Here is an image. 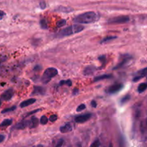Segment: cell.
<instances>
[{"label": "cell", "instance_id": "6da1fadb", "mask_svg": "<svg viewBox=\"0 0 147 147\" xmlns=\"http://www.w3.org/2000/svg\"><path fill=\"white\" fill-rule=\"evenodd\" d=\"M99 16L94 12H87L76 16L74 18V22L79 24H90L98 21Z\"/></svg>", "mask_w": 147, "mask_h": 147}, {"label": "cell", "instance_id": "7a4b0ae2", "mask_svg": "<svg viewBox=\"0 0 147 147\" xmlns=\"http://www.w3.org/2000/svg\"><path fill=\"white\" fill-rule=\"evenodd\" d=\"M84 30V27L82 25H79V24H74V25L70 26L68 27L63 29L60 30L57 35V37H66V36L71 35L73 34H76V33H78L81 32L82 30Z\"/></svg>", "mask_w": 147, "mask_h": 147}, {"label": "cell", "instance_id": "3957f363", "mask_svg": "<svg viewBox=\"0 0 147 147\" xmlns=\"http://www.w3.org/2000/svg\"><path fill=\"white\" fill-rule=\"evenodd\" d=\"M57 74V70L55 68L50 67L45 71L44 74L42 77V82L44 84H47L51 80L52 78L55 76Z\"/></svg>", "mask_w": 147, "mask_h": 147}, {"label": "cell", "instance_id": "277c9868", "mask_svg": "<svg viewBox=\"0 0 147 147\" xmlns=\"http://www.w3.org/2000/svg\"><path fill=\"white\" fill-rule=\"evenodd\" d=\"M129 20H130V18L128 16H118V17L109 19L108 23L109 24H123V23L128 22Z\"/></svg>", "mask_w": 147, "mask_h": 147}, {"label": "cell", "instance_id": "5b68a950", "mask_svg": "<svg viewBox=\"0 0 147 147\" xmlns=\"http://www.w3.org/2000/svg\"><path fill=\"white\" fill-rule=\"evenodd\" d=\"M123 85L122 84H113L109 86L106 91L109 94H116L120 92L123 89Z\"/></svg>", "mask_w": 147, "mask_h": 147}, {"label": "cell", "instance_id": "8992f818", "mask_svg": "<svg viewBox=\"0 0 147 147\" xmlns=\"http://www.w3.org/2000/svg\"><path fill=\"white\" fill-rule=\"evenodd\" d=\"M13 95H14V90H13V89H8L7 90H6L5 92L1 94V97L3 100L8 101L11 99Z\"/></svg>", "mask_w": 147, "mask_h": 147}, {"label": "cell", "instance_id": "52a82bcc", "mask_svg": "<svg viewBox=\"0 0 147 147\" xmlns=\"http://www.w3.org/2000/svg\"><path fill=\"white\" fill-rule=\"evenodd\" d=\"M90 117H91V114L87 113L85 114V115H79V116L76 117L75 120H76V122H78V123H83V122H86V121L88 120L90 118Z\"/></svg>", "mask_w": 147, "mask_h": 147}, {"label": "cell", "instance_id": "ba28073f", "mask_svg": "<svg viewBox=\"0 0 147 147\" xmlns=\"http://www.w3.org/2000/svg\"><path fill=\"white\" fill-rule=\"evenodd\" d=\"M146 75V68H144L142 70L139 71V72L137 73V75L134 78L133 81L134 82H138L139 80H140L141 79H142L143 77H145Z\"/></svg>", "mask_w": 147, "mask_h": 147}, {"label": "cell", "instance_id": "9c48e42d", "mask_svg": "<svg viewBox=\"0 0 147 147\" xmlns=\"http://www.w3.org/2000/svg\"><path fill=\"white\" fill-rule=\"evenodd\" d=\"M72 130H73V127H72L70 123H66L65 125L60 128V131L62 133H66L70 132Z\"/></svg>", "mask_w": 147, "mask_h": 147}, {"label": "cell", "instance_id": "30bf717a", "mask_svg": "<svg viewBox=\"0 0 147 147\" xmlns=\"http://www.w3.org/2000/svg\"><path fill=\"white\" fill-rule=\"evenodd\" d=\"M35 102H36V99H34V98H30V99H26V100L23 101L22 102H21V104H20V107H21L22 108H25V107L29 106V105H32V104H34Z\"/></svg>", "mask_w": 147, "mask_h": 147}, {"label": "cell", "instance_id": "8fae6325", "mask_svg": "<svg viewBox=\"0 0 147 147\" xmlns=\"http://www.w3.org/2000/svg\"><path fill=\"white\" fill-rule=\"evenodd\" d=\"M39 124V120L36 117H32V118L30 119V120H29V125L28 127L30 128H34L38 125Z\"/></svg>", "mask_w": 147, "mask_h": 147}, {"label": "cell", "instance_id": "7c38bea8", "mask_svg": "<svg viewBox=\"0 0 147 147\" xmlns=\"http://www.w3.org/2000/svg\"><path fill=\"white\" fill-rule=\"evenodd\" d=\"M29 125V120H23L22 122H20L19 123H17V125H15L14 128L16 129H19V130H22V129H24L25 128H27Z\"/></svg>", "mask_w": 147, "mask_h": 147}, {"label": "cell", "instance_id": "4fadbf2b", "mask_svg": "<svg viewBox=\"0 0 147 147\" xmlns=\"http://www.w3.org/2000/svg\"><path fill=\"white\" fill-rule=\"evenodd\" d=\"M131 59V57H125L124 59H123V60L121 61V62L120 63H119V64L117 65V66H116L114 67V69H120V68L123 67V66H125V65L126 64V63H128V62L129 61V59Z\"/></svg>", "mask_w": 147, "mask_h": 147}, {"label": "cell", "instance_id": "5bb4252c", "mask_svg": "<svg viewBox=\"0 0 147 147\" xmlns=\"http://www.w3.org/2000/svg\"><path fill=\"white\" fill-rule=\"evenodd\" d=\"M45 93V89L42 86H35L32 95H43Z\"/></svg>", "mask_w": 147, "mask_h": 147}, {"label": "cell", "instance_id": "9a60e30c", "mask_svg": "<svg viewBox=\"0 0 147 147\" xmlns=\"http://www.w3.org/2000/svg\"><path fill=\"white\" fill-rule=\"evenodd\" d=\"M111 77H112V75L111 74H103V75H101V76H98L95 77L94 82H98V81L103 80V79H110V78Z\"/></svg>", "mask_w": 147, "mask_h": 147}, {"label": "cell", "instance_id": "2e32d148", "mask_svg": "<svg viewBox=\"0 0 147 147\" xmlns=\"http://www.w3.org/2000/svg\"><path fill=\"white\" fill-rule=\"evenodd\" d=\"M55 11L57 12H70L73 11V9L70 8V7H59L58 8L56 9Z\"/></svg>", "mask_w": 147, "mask_h": 147}, {"label": "cell", "instance_id": "e0dca14e", "mask_svg": "<svg viewBox=\"0 0 147 147\" xmlns=\"http://www.w3.org/2000/svg\"><path fill=\"white\" fill-rule=\"evenodd\" d=\"M93 71H94V68L92 66H88V67H86L83 71V74L90 75L93 73Z\"/></svg>", "mask_w": 147, "mask_h": 147}, {"label": "cell", "instance_id": "ac0fdd59", "mask_svg": "<svg viewBox=\"0 0 147 147\" xmlns=\"http://www.w3.org/2000/svg\"><path fill=\"white\" fill-rule=\"evenodd\" d=\"M147 88V84L146 83H142L139 85L138 86V92L139 93H142V92H144Z\"/></svg>", "mask_w": 147, "mask_h": 147}, {"label": "cell", "instance_id": "d6986e66", "mask_svg": "<svg viewBox=\"0 0 147 147\" xmlns=\"http://www.w3.org/2000/svg\"><path fill=\"white\" fill-rule=\"evenodd\" d=\"M11 123H12V120L11 119H5L0 124V127H7L11 125Z\"/></svg>", "mask_w": 147, "mask_h": 147}, {"label": "cell", "instance_id": "ffe728a7", "mask_svg": "<svg viewBox=\"0 0 147 147\" xmlns=\"http://www.w3.org/2000/svg\"><path fill=\"white\" fill-rule=\"evenodd\" d=\"M131 99V96L129 95H125L123 97H122L120 100V103L121 105H123V104H126L128 101H129V99Z\"/></svg>", "mask_w": 147, "mask_h": 147}, {"label": "cell", "instance_id": "44dd1931", "mask_svg": "<svg viewBox=\"0 0 147 147\" xmlns=\"http://www.w3.org/2000/svg\"><path fill=\"white\" fill-rule=\"evenodd\" d=\"M116 38H117V37H116V36H108V37H104V38L102 40V41L100 42V43H106V42L111 41V40H114V39H116Z\"/></svg>", "mask_w": 147, "mask_h": 147}, {"label": "cell", "instance_id": "7402d4cb", "mask_svg": "<svg viewBox=\"0 0 147 147\" xmlns=\"http://www.w3.org/2000/svg\"><path fill=\"white\" fill-rule=\"evenodd\" d=\"M40 26L42 29H47V27H48V24H47V22L45 19H42V20H40Z\"/></svg>", "mask_w": 147, "mask_h": 147}, {"label": "cell", "instance_id": "603a6c76", "mask_svg": "<svg viewBox=\"0 0 147 147\" xmlns=\"http://www.w3.org/2000/svg\"><path fill=\"white\" fill-rule=\"evenodd\" d=\"M48 118H47L46 116H42V118H40V123L42 124V125H45V124L47 123V122H48Z\"/></svg>", "mask_w": 147, "mask_h": 147}, {"label": "cell", "instance_id": "cb8c5ba5", "mask_svg": "<svg viewBox=\"0 0 147 147\" xmlns=\"http://www.w3.org/2000/svg\"><path fill=\"white\" fill-rule=\"evenodd\" d=\"M100 142L98 139H96L92 143V144L90 145V147H100Z\"/></svg>", "mask_w": 147, "mask_h": 147}, {"label": "cell", "instance_id": "d4e9b609", "mask_svg": "<svg viewBox=\"0 0 147 147\" xmlns=\"http://www.w3.org/2000/svg\"><path fill=\"white\" fill-rule=\"evenodd\" d=\"M66 24V20H61L57 22V26L58 27H63Z\"/></svg>", "mask_w": 147, "mask_h": 147}, {"label": "cell", "instance_id": "484cf974", "mask_svg": "<svg viewBox=\"0 0 147 147\" xmlns=\"http://www.w3.org/2000/svg\"><path fill=\"white\" fill-rule=\"evenodd\" d=\"M16 109V106H12L11 108H6V109L3 110L1 111V113H6V112H11V111L14 110Z\"/></svg>", "mask_w": 147, "mask_h": 147}, {"label": "cell", "instance_id": "4316f807", "mask_svg": "<svg viewBox=\"0 0 147 147\" xmlns=\"http://www.w3.org/2000/svg\"><path fill=\"white\" fill-rule=\"evenodd\" d=\"M67 84V86H70L72 85V82H71V80L68 79V80H67V81H61V82H60V85H63V84Z\"/></svg>", "mask_w": 147, "mask_h": 147}, {"label": "cell", "instance_id": "83f0119b", "mask_svg": "<svg viewBox=\"0 0 147 147\" xmlns=\"http://www.w3.org/2000/svg\"><path fill=\"white\" fill-rule=\"evenodd\" d=\"M85 109H86V105L84 104H81V105H80L78 107L77 112H80V111H83Z\"/></svg>", "mask_w": 147, "mask_h": 147}, {"label": "cell", "instance_id": "f1b7e54d", "mask_svg": "<svg viewBox=\"0 0 147 147\" xmlns=\"http://www.w3.org/2000/svg\"><path fill=\"white\" fill-rule=\"evenodd\" d=\"M57 116L56 115H51L50 116V118L48 120H50V121L51 122H55V121L57 120Z\"/></svg>", "mask_w": 147, "mask_h": 147}, {"label": "cell", "instance_id": "f546056e", "mask_svg": "<svg viewBox=\"0 0 147 147\" xmlns=\"http://www.w3.org/2000/svg\"><path fill=\"white\" fill-rule=\"evenodd\" d=\"M40 110H41V109H37V110H34L31 111V112H28V113H27V114H26L25 117H28V116H30V115H32V114L35 113V112H39V111H40Z\"/></svg>", "mask_w": 147, "mask_h": 147}, {"label": "cell", "instance_id": "4dcf8cb0", "mask_svg": "<svg viewBox=\"0 0 147 147\" xmlns=\"http://www.w3.org/2000/svg\"><path fill=\"white\" fill-rule=\"evenodd\" d=\"M63 143H64V141H63V139H60L59 140V141L57 142V145L55 146V147H62L63 145Z\"/></svg>", "mask_w": 147, "mask_h": 147}, {"label": "cell", "instance_id": "1f68e13d", "mask_svg": "<svg viewBox=\"0 0 147 147\" xmlns=\"http://www.w3.org/2000/svg\"><path fill=\"white\" fill-rule=\"evenodd\" d=\"M40 8L42 9V10H44V9L46 7L45 1H40Z\"/></svg>", "mask_w": 147, "mask_h": 147}, {"label": "cell", "instance_id": "d6a6232c", "mask_svg": "<svg viewBox=\"0 0 147 147\" xmlns=\"http://www.w3.org/2000/svg\"><path fill=\"white\" fill-rule=\"evenodd\" d=\"M91 106L93 107V108H95L97 107V103H96V101H94V100L92 101V102H91Z\"/></svg>", "mask_w": 147, "mask_h": 147}, {"label": "cell", "instance_id": "836d02e7", "mask_svg": "<svg viewBox=\"0 0 147 147\" xmlns=\"http://www.w3.org/2000/svg\"><path fill=\"white\" fill-rule=\"evenodd\" d=\"M4 15H5V13L3 11H1V10H0V20H1L4 17Z\"/></svg>", "mask_w": 147, "mask_h": 147}, {"label": "cell", "instance_id": "e575fe53", "mask_svg": "<svg viewBox=\"0 0 147 147\" xmlns=\"http://www.w3.org/2000/svg\"><path fill=\"white\" fill-rule=\"evenodd\" d=\"M5 136L4 135H0V143H1L2 141H4Z\"/></svg>", "mask_w": 147, "mask_h": 147}, {"label": "cell", "instance_id": "d590c367", "mask_svg": "<svg viewBox=\"0 0 147 147\" xmlns=\"http://www.w3.org/2000/svg\"><path fill=\"white\" fill-rule=\"evenodd\" d=\"M77 94H78V89H75L74 91H73V95H76Z\"/></svg>", "mask_w": 147, "mask_h": 147}, {"label": "cell", "instance_id": "8d00e7d4", "mask_svg": "<svg viewBox=\"0 0 147 147\" xmlns=\"http://www.w3.org/2000/svg\"><path fill=\"white\" fill-rule=\"evenodd\" d=\"M76 147H82V146H81V144H78L77 145H76Z\"/></svg>", "mask_w": 147, "mask_h": 147}, {"label": "cell", "instance_id": "74e56055", "mask_svg": "<svg viewBox=\"0 0 147 147\" xmlns=\"http://www.w3.org/2000/svg\"><path fill=\"white\" fill-rule=\"evenodd\" d=\"M109 147H113V144H112L111 142L110 144H109Z\"/></svg>", "mask_w": 147, "mask_h": 147}, {"label": "cell", "instance_id": "f35d334b", "mask_svg": "<svg viewBox=\"0 0 147 147\" xmlns=\"http://www.w3.org/2000/svg\"><path fill=\"white\" fill-rule=\"evenodd\" d=\"M35 147H43V146L42 145H38V146H35Z\"/></svg>", "mask_w": 147, "mask_h": 147}, {"label": "cell", "instance_id": "ab89813d", "mask_svg": "<svg viewBox=\"0 0 147 147\" xmlns=\"http://www.w3.org/2000/svg\"><path fill=\"white\" fill-rule=\"evenodd\" d=\"M0 105H1V100H0Z\"/></svg>", "mask_w": 147, "mask_h": 147}]
</instances>
